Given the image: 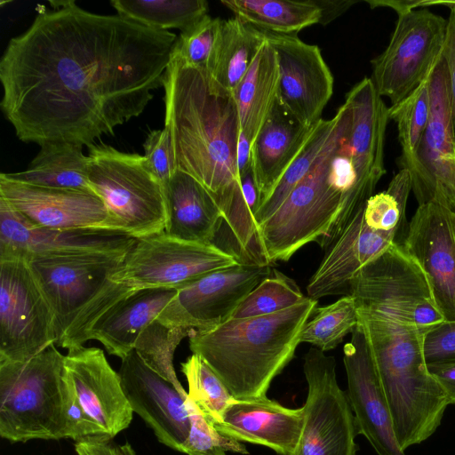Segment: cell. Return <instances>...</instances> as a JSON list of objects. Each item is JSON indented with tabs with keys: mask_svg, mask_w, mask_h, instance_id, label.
<instances>
[{
	"mask_svg": "<svg viewBox=\"0 0 455 455\" xmlns=\"http://www.w3.org/2000/svg\"><path fill=\"white\" fill-rule=\"evenodd\" d=\"M454 212L435 202L419 205L402 243L423 269L445 322H455Z\"/></svg>",
	"mask_w": 455,
	"mask_h": 455,
	"instance_id": "2e32d148",
	"label": "cell"
},
{
	"mask_svg": "<svg viewBox=\"0 0 455 455\" xmlns=\"http://www.w3.org/2000/svg\"><path fill=\"white\" fill-rule=\"evenodd\" d=\"M143 148L147 164L165 193L174 172L171 142L166 129L164 127L162 130L151 131Z\"/></svg>",
	"mask_w": 455,
	"mask_h": 455,
	"instance_id": "60d3db41",
	"label": "cell"
},
{
	"mask_svg": "<svg viewBox=\"0 0 455 455\" xmlns=\"http://www.w3.org/2000/svg\"><path fill=\"white\" fill-rule=\"evenodd\" d=\"M70 387L52 344L22 362H0V435L11 443L68 439Z\"/></svg>",
	"mask_w": 455,
	"mask_h": 455,
	"instance_id": "8992f818",
	"label": "cell"
},
{
	"mask_svg": "<svg viewBox=\"0 0 455 455\" xmlns=\"http://www.w3.org/2000/svg\"><path fill=\"white\" fill-rule=\"evenodd\" d=\"M430 116L414 161L408 169L419 205L438 203L455 211V134L449 76L443 56L428 76Z\"/></svg>",
	"mask_w": 455,
	"mask_h": 455,
	"instance_id": "4fadbf2b",
	"label": "cell"
},
{
	"mask_svg": "<svg viewBox=\"0 0 455 455\" xmlns=\"http://www.w3.org/2000/svg\"><path fill=\"white\" fill-rule=\"evenodd\" d=\"M424 355L427 365L455 363V322H443L425 335Z\"/></svg>",
	"mask_w": 455,
	"mask_h": 455,
	"instance_id": "b9f144b4",
	"label": "cell"
},
{
	"mask_svg": "<svg viewBox=\"0 0 455 455\" xmlns=\"http://www.w3.org/2000/svg\"><path fill=\"white\" fill-rule=\"evenodd\" d=\"M430 116L428 77L399 103L388 108V116L397 125L402 148L401 169L412 164Z\"/></svg>",
	"mask_w": 455,
	"mask_h": 455,
	"instance_id": "d590c367",
	"label": "cell"
},
{
	"mask_svg": "<svg viewBox=\"0 0 455 455\" xmlns=\"http://www.w3.org/2000/svg\"><path fill=\"white\" fill-rule=\"evenodd\" d=\"M221 4L257 28L278 34H297L321 19L315 0H222Z\"/></svg>",
	"mask_w": 455,
	"mask_h": 455,
	"instance_id": "4dcf8cb0",
	"label": "cell"
},
{
	"mask_svg": "<svg viewBox=\"0 0 455 455\" xmlns=\"http://www.w3.org/2000/svg\"><path fill=\"white\" fill-rule=\"evenodd\" d=\"M64 368L79 404L102 438L113 439L130 426L133 411L119 373L102 349L71 347L64 355Z\"/></svg>",
	"mask_w": 455,
	"mask_h": 455,
	"instance_id": "e0dca14e",
	"label": "cell"
},
{
	"mask_svg": "<svg viewBox=\"0 0 455 455\" xmlns=\"http://www.w3.org/2000/svg\"><path fill=\"white\" fill-rule=\"evenodd\" d=\"M272 269L268 264L242 261L178 288L176 299L184 325L207 330L223 323Z\"/></svg>",
	"mask_w": 455,
	"mask_h": 455,
	"instance_id": "44dd1931",
	"label": "cell"
},
{
	"mask_svg": "<svg viewBox=\"0 0 455 455\" xmlns=\"http://www.w3.org/2000/svg\"><path fill=\"white\" fill-rule=\"evenodd\" d=\"M164 128L174 171L196 179L212 196L247 259L258 252L254 219L259 194L242 188L237 164L240 137L236 105L204 69L171 57L163 81Z\"/></svg>",
	"mask_w": 455,
	"mask_h": 455,
	"instance_id": "7a4b0ae2",
	"label": "cell"
},
{
	"mask_svg": "<svg viewBox=\"0 0 455 455\" xmlns=\"http://www.w3.org/2000/svg\"><path fill=\"white\" fill-rule=\"evenodd\" d=\"M431 375L444 390L450 404H455V363L427 365Z\"/></svg>",
	"mask_w": 455,
	"mask_h": 455,
	"instance_id": "f6af8a7d",
	"label": "cell"
},
{
	"mask_svg": "<svg viewBox=\"0 0 455 455\" xmlns=\"http://www.w3.org/2000/svg\"><path fill=\"white\" fill-rule=\"evenodd\" d=\"M315 124L307 127L300 124L277 99L251 148V167L259 193V205L301 153Z\"/></svg>",
	"mask_w": 455,
	"mask_h": 455,
	"instance_id": "484cf974",
	"label": "cell"
},
{
	"mask_svg": "<svg viewBox=\"0 0 455 455\" xmlns=\"http://www.w3.org/2000/svg\"><path fill=\"white\" fill-rule=\"evenodd\" d=\"M88 156L90 186L104 203L114 231L136 239L164 232V189L144 156L100 143L89 147Z\"/></svg>",
	"mask_w": 455,
	"mask_h": 455,
	"instance_id": "52a82bcc",
	"label": "cell"
},
{
	"mask_svg": "<svg viewBox=\"0 0 455 455\" xmlns=\"http://www.w3.org/2000/svg\"><path fill=\"white\" fill-rule=\"evenodd\" d=\"M176 297L177 289L172 288L134 291L93 325L88 341L97 340L108 354L124 358L133 350L141 331L154 321L186 327Z\"/></svg>",
	"mask_w": 455,
	"mask_h": 455,
	"instance_id": "cb8c5ba5",
	"label": "cell"
},
{
	"mask_svg": "<svg viewBox=\"0 0 455 455\" xmlns=\"http://www.w3.org/2000/svg\"><path fill=\"white\" fill-rule=\"evenodd\" d=\"M364 207L354 216L326 253L307 285V297L350 295L357 273L393 243L402 244L397 235L370 228Z\"/></svg>",
	"mask_w": 455,
	"mask_h": 455,
	"instance_id": "7402d4cb",
	"label": "cell"
},
{
	"mask_svg": "<svg viewBox=\"0 0 455 455\" xmlns=\"http://www.w3.org/2000/svg\"><path fill=\"white\" fill-rule=\"evenodd\" d=\"M51 4L2 55L0 107L23 142L89 148L142 114L178 36L72 0Z\"/></svg>",
	"mask_w": 455,
	"mask_h": 455,
	"instance_id": "6da1fadb",
	"label": "cell"
},
{
	"mask_svg": "<svg viewBox=\"0 0 455 455\" xmlns=\"http://www.w3.org/2000/svg\"><path fill=\"white\" fill-rule=\"evenodd\" d=\"M58 339L54 313L28 262L0 259V362L28 360Z\"/></svg>",
	"mask_w": 455,
	"mask_h": 455,
	"instance_id": "30bf717a",
	"label": "cell"
},
{
	"mask_svg": "<svg viewBox=\"0 0 455 455\" xmlns=\"http://www.w3.org/2000/svg\"><path fill=\"white\" fill-rule=\"evenodd\" d=\"M307 297L299 285L273 268L236 307L231 318H246L274 314L291 307Z\"/></svg>",
	"mask_w": 455,
	"mask_h": 455,
	"instance_id": "74e56055",
	"label": "cell"
},
{
	"mask_svg": "<svg viewBox=\"0 0 455 455\" xmlns=\"http://www.w3.org/2000/svg\"><path fill=\"white\" fill-rule=\"evenodd\" d=\"M121 360L118 373L133 412L161 443L182 452L190 430L187 397L150 369L134 350Z\"/></svg>",
	"mask_w": 455,
	"mask_h": 455,
	"instance_id": "ac0fdd59",
	"label": "cell"
},
{
	"mask_svg": "<svg viewBox=\"0 0 455 455\" xmlns=\"http://www.w3.org/2000/svg\"><path fill=\"white\" fill-rule=\"evenodd\" d=\"M358 324V315L352 295L340 297L334 303L317 307L304 326L300 342L325 352L337 347Z\"/></svg>",
	"mask_w": 455,
	"mask_h": 455,
	"instance_id": "e575fe53",
	"label": "cell"
},
{
	"mask_svg": "<svg viewBox=\"0 0 455 455\" xmlns=\"http://www.w3.org/2000/svg\"><path fill=\"white\" fill-rule=\"evenodd\" d=\"M303 425L302 407L291 409L267 396L235 400L216 428L239 442L266 446L278 455H293Z\"/></svg>",
	"mask_w": 455,
	"mask_h": 455,
	"instance_id": "d4e9b609",
	"label": "cell"
},
{
	"mask_svg": "<svg viewBox=\"0 0 455 455\" xmlns=\"http://www.w3.org/2000/svg\"><path fill=\"white\" fill-rule=\"evenodd\" d=\"M350 295L356 301L402 312L427 332L445 322L423 269L399 243L357 273Z\"/></svg>",
	"mask_w": 455,
	"mask_h": 455,
	"instance_id": "7c38bea8",
	"label": "cell"
},
{
	"mask_svg": "<svg viewBox=\"0 0 455 455\" xmlns=\"http://www.w3.org/2000/svg\"><path fill=\"white\" fill-rule=\"evenodd\" d=\"M356 2L354 0H315L321 10L319 23L322 25L330 23Z\"/></svg>",
	"mask_w": 455,
	"mask_h": 455,
	"instance_id": "bcb514c9",
	"label": "cell"
},
{
	"mask_svg": "<svg viewBox=\"0 0 455 455\" xmlns=\"http://www.w3.org/2000/svg\"><path fill=\"white\" fill-rule=\"evenodd\" d=\"M265 40L261 29L236 16L223 20L214 65L210 73L213 80L233 95Z\"/></svg>",
	"mask_w": 455,
	"mask_h": 455,
	"instance_id": "f546056e",
	"label": "cell"
},
{
	"mask_svg": "<svg viewBox=\"0 0 455 455\" xmlns=\"http://www.w3.org/2000/svg\"><path fill=\"white\" fill-rule=\"evenodd\" d=\"M117 14L148 28L169 31L188 28L207 14L204 0H112Z\"/></svg>",
	"mask_w": 455,
	"mask_h": 455,
	"instance_id": "1f68e13d",
	"label": "cell"
},
{
	"mask_svg": "<svg viewBox=\"0 0 455 455\" xmlns=\"http://www.w3.org/2000/svg\"><path fill=\"white\" fill-rule=\"evenodd\" d=\"M411 191V179L408 170L401 169L391 180L387 190L373 195L366 202L364 220L378 231L392 233L403 243L406 235V205Z\"/></svg>",
	"mask_w": 455,
	"mask_h": 455,
	"instance_id": "836d02e7",
	"label": "cell"
},
{
	"mask_svg": "<svg viewBox=\"0 0 455 455\" xmlns=\"http://www.w3.org/2000/svg\"><path fill=\"white\" fill-rule=\"evenodd\" d=\"M76 455H136L129 443L118 444L112 439L94 437L75 443Z\"/></svg>",
	"mask_w": 455,
	"mask_h": 455,
	"instance_id": "ee69618b",
	"label": "cell"
},
{
	"mask_svg": "<svg viewBox=\"0 0 455 455\" xmlns=\"http://www.w3.org/2000/svg\"><path fill=\"white\" fill-rule=\"evenodd\" d=\"M180 371L188 385V397L214 425L220 423L226 410L237 399L199 355L188 356Z\"/></svg>",
	"mask_w": 455,
	"mask_h": 455,
	"instance_id": "8d00e7d4",
	"label": "cell"
},
{
	"mask_svg": "<svg viewBox=\"0 0 455 455\" xmlns=\"http://www.w3.org/2000/svg\"><path fill=\"white\" fill-rule=\"evenodd\" d=\"M357 315L399 445L405 451L435 432L450 404L425 360L427 332L382 310L359 307Z\"/></svg>",
	"mask_w": 455,
	"mask_h": 455,
	"instance_id": "3957f363",
	"label": "cell"
},
{
	"mask_svg": "<svg viewBox=\"0 0 455 455\" xmlns=\"http://www.w3.org/2000/svg\"><path fill=\"white\" fill-rule=\"evenodd\" d=\"M124 255L92 254L28 261L54 313L57 347L69 349L84 346L93 325L136 291L111 279Z\"/></svg>",
	"mask_w": 455,
	"mask_h": 455,
	"instance_id": "5b68a950",
	"label": "cell"
},
{
	"mask_svg": "<svg viewBox=\"0 0 455 455\" xmlns=\"http://www.w3.org/2000/svg\"><path fill=\"white\" fill-rule=\"evenodd\" d=\"M262 31L276 53L279 101L300 124L314 125L333 92V76L319 47L296 34Z\"/></svg>",
	"mask_w": 455,
	"mask_h": 455,
	"instance_id": "9a60e30c",
	"label": "cell"
},
{
	"mask_svg": "<svg viewBox=\"0 0 455 455\" xmlns=\"http://www.w3.org/2000/svg\"><path fill=\"white\" fill-rule=\"evenodd\" d=\"M454 230H455V212H454Z\"/></svg>",
	"mask_w": 455,
	"mask_h": 455,
	"instance_id": "681fc988",
	"label": "cell"
},
{
	"mask_svg": "<svg viewBox=\"0 0 455 455\" xmlns=\"http://www.w3.org/2000/svg\"><path fill=\"white\" fill-rule=\"evenodd\" d=\"M135 241L118 231L36 227L0 197V259L124 255Z\"/></svg>",
	"mask_w": 455,
	"mask_h": 455,
	"instance_id": "5bb4252c",
	"label": "cell"
},
{
	"mask_svg": "<svg viewBox=\"0 0 455 455\" xmlns=\"http://www.w3.org/2000/svg\"><path fill=\"white\" fill-rule=\"evenodd\" d=\"M164 197L167 235L185 241L213 243L224 219L214 199L196 179L174 171Z\"/></svg>",
	"mask_w": 455,
	"mask_h": 455,
	"instance_id": "4316f807",
	"label": "cell"
},
{
	"mask_svg": "<svg viewBox=\"0 0 455 455\" xmlns=\"http://www.w3.org/2000/svg\"><path fill=\"white\" fill-rule=\"evenodd\" d=\"M248 172H251V173H252V172H251V170H250L249 172H247L246 173H248ZM246 173H244V174H246ZM244 174H243V175L241 176V179H242V177H243ZM252 175H253V174H252ZM241 184H242V183H241ZM258 247H259V246H258ZM260 261H261V259H260V260H259V261H252V262H260Z\"/></svg>",
	"mask_w": 455,
	"mask_h": 455,
	"instance_id": "c3c4849f",
	"label": "cell"
},
{
	"mask_svg": "<svg viewBox=\"0 0 455 455\" xmlns=\"http://www.w3.org/2000/svg\"><path fill=\"white\" fill-rule=\"evenodd\" d=\"M371 5V8L377 6H387L394 9L397 14L414 10L416 7H427L429 4H433L431 1H367Z\"/></svg>",
	"mask_w": 455,
	"mask_h": 455,
	"instance_id": "7dc6e473",
	"label": "cell"
},
{
	"mask_svg": "<svg viewBox=\"0 0 455 455\" xmlns=\"http://www.w3.org/2000/svg\"><path fill=\"white\" fill-rule=\"evenodd\" d=\"M186 403L190 415V430L183 445V453L187 455H227L228 451L249 453L241 442L221 434L188 395Z\"/></svg>",
	"mask_w": 455,
	"mask_h": 455,
	"instance_id": "ab89813d",
	"label": "cell"
},
{
	"mask_svg": "<svg viewBox=\"0 0 455 455\" xmlns=\"http://www.w3.org/2000/svg\"><path fill=\"white\" fill-rule=\"evenodd\" d=\"M88 172L89 156L84 155L82 146L49 143L41 146L28 169L18 172H3L0 177L42 188L92 191Z\"/></svg>",
	"mask_w": 455,
	"mask_h": 455,
	"instance_id": "f1b7e54d",
	"label": "cell"
},
{
	"mask_svg": "<svg viewBox=\"0 0 455 455\" xmlns=\"http://www.w3.org/2000/svg\"><path fill=\"white\" fill-rule=\"evenodd\" d=\"M0 197L36 227L114 231L104 203L92 191L42 188L0 177Z\"/></svg>",
	"mask_w": 455,
	"mask_h": 455,
	"instance_id": "d6986e66",
	"label": "cell"
},
{
	"mask_svg": "<svg viewBox=\"0 0 455 455\" xmlns=\"http://www.w3.org/2000/svg\"><path fill=\"white\" fill-rule=\"evenodd\" d=\"M278 88L276 53L266 38L233 92L240 135L251 148L278 99Z\"/></svg>",
	"mask_w": 455,
	"mask_h": 455,
	"instance_id": "83f0119b",
	"label": "cell"
},
{
	"mask_svg": "<svg viewBox=\"0 0 455 455\" xmlns=\"http://www.w3.org/2000/svg\"><path fill=\"white\" fill-rule=\"evenodd\" d=\"M303 371L307 393L293 455H356L357 426L347 393L339 385L334 357L312 347L304 355Z\"/></svg>",
	"mask_w": 455,
	"mask_h": 455,
	"instance_id": "8fae6325",
	"label": "cell"
},
{
	"mask_svg": "<svg viewBox=\"0 0 455 455\" xmlns=\"http://www.w3.org/2000/svg\"><path fill=\"white\" fill-rule=\"evenodd\" d=\"M351 334L343 347V362L358 434L368 440L378 455H406L399 445L364 334L358 324Z\"/></svg>",
	"mask_w": 455,
	"mask_h": 455,
	"instance_id": "ffe728a7",
	"label": "cell"
},
{
	"mask_svg": "<svg viewBox=\"0 0 455 455\" xmlns=\"http://www.w3.org/2000/svg\"><path fill=\"white\" fill-rule=\"evenodd\" d=\"M222 21L220 18L206 14L180 31L171 57L211 73L217 54Z\"/></svg>",
	"mask_w": 455,
	"mask_h": 455,
	"instance_id": "f35d334b",
	"label": "cell"
},
{
	"mask_svg": "<svg viewBox=\"0 0 455 455\" xmlns=\"http://www.w3.org/2000/svg\"><path fill=\"white\" fill-rule=\"evenodd\" d=\"M193 330L156 320L141 331L133 348L150 369L172 384L184 397H188V392L177 377L173 358L181 340L188 338Z\"/></svg>",
	"mask_w": 455,
	"mask_h": 455,
	"instance_id": "d6a6232c",
	"label": "cell"
},
{
	"mask_svg": "<svg viewBox=\"0 0 455 455\" xmlns=\"http://www.w3.org/2000/svg\"><path fill=\"white\" fill-rule=\"evenodd\" d=\"M371 78L364 77L346 95L351 114L349 154L356 174V193L363 202L373 196L385 174L384 141L388 108Z\"/></svg>",
	"mask_w": 455,
	"mask_h": 455,
	"instance_id": "603a6c76",
	"label": "cell"
},
{
	"mask_svg": "<svg viewBox=\"0 0 455 455\" xmlns=\"http://www.w3.org/2000/svg\"><path fill=\"white\" fill-rule=\"evenodd\" d=\"M240 262L214 243L185 241L163 232L136 239L111 279L135 290L178 289Z\"/></svg>",
	"mask_w": 455,
	"mask_h": 455,
	"instance_id": "ba28073f",
	"label": "cell"
},
{
	"mask_svg": "<svg viewBox=\"0 0 455 455\" xmlns=\"http://www.w3.org/2000/svg\"><path fill=\"white\" fill-rule=\"evenodd\" d=\"M450 9L447 20V30L443 45V56L446 62L449 87L451 118L455 134V3H445Z\"/></svg>",
	"mask_w": 455,
	"mask_h": 455,
	"instance_id": "7bdbcfd3",
	"label": "cell"
},
{
	"mask_svg": "<svg viewBox=\"0 0 455 455\" xmlns=\"http://www.w3.org/2000/svg\"><path fill=\"white\" fill-rule=\"evenodd\" d=\"M316 299L307 297L284 310L254 317L229 318L207 330H193L189 348L199 355L237 400L267 396L291 361Z\"/></svg>",
	"mask_w": 455,
	"mask_h": 455,
	"instance_id": "277c9868",
	"label": "cell"
},
{
	"mask_svg": "<svg viewBox=\"0 0 455 455\" xmlns=\"http://www.w3.org/2000/svg\"><path fill=\"white\" fill-rule=\"evenodd\" d=\"M447 20L427 8L398 14L384 52L371 60L375 89L394 106L427 79L443 55Z\"/></svg>",
	"mask_w": 455,
	"mask_h": 455,
	"instance_id": "9c48e42d",
	"label": "cell"
}]
</instances>
